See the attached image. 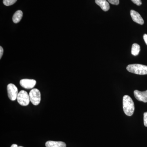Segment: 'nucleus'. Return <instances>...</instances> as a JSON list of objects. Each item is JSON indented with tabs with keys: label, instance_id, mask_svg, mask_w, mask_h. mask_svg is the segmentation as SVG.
Returning a JSON list of instances; mask_svg holds the SVG:
<instances>
[{
	"label": "nucleus",
	"instance_id": "1",
	"mask_svg": "<svg viewBox=\"0 0 147 147\" xmlns=\"http://www.w3.org/2000/svg\"><path fill=\"white\" fill-rule=\"evenodd\" d=\"M123 104L125 114L128 116L132 115L134 111V105L131 97L128 95H125L123 98Z\"/></svg>",
	"mask_w": 147,
	"mask_h": 147
},
{
	"label": "nucleus",
	"instance_id": "2",
	"mask_svg": "<svg viewBox=\"0 0 147 147\" xmlns=\"http://www.w3.org/2000/svg\"><path fill=\"white\" fill-rule=\"evenodd\" d=\"M127 71L139 75L147 74V66L139 64L129 65L126 67Z\"/></svg>",
	"mask_w": 147,
	"mask_h": 147
},
{
	"label": "nucleus",
	"instance_id": "3",
	"mask_svg": "<svg viewBox=\"0 0 147 147\" xmlns=\"http://www.w3.org/2000/svg\"><path fill=\"white\" fill-rule=\"evenodd\" d=\"M29 96L31 102L34 105H37L39 104L41 100V94L39 90L33 89L30 92Z\"/></svg>",
	"mask_w": 147,
	"mask_h": 147
},
{
	"label": "nucleus",
	"instance_id": "4",
	"mask_svg": "<svg viewBox=\"0 0 147 147\" xmlns=\"http://www.w3.org/2000/svg\"><path fill=\"white\" fill-rule=\"evenodd\" d=\"M17 100L18 103L22 106L28 105L30 101L29 94L24 90H21L18 93Z\"/></svg>",
	"mask_w": 147,
	"mask_h": 147
},
{
	"label": "nucleus",
	"instance_id": "5",
	"mask_svg": "<svg viewBox=\"0 0 147 147\" xmlns=\"http://www.w3.org/2000/svg\"><path fill=\"white\" fill-rule=\"evenodd\" d=\"M7 93L9 99L14 101L17 99L18 94V90L17 87L14 84H10L7 86Z\"/></svg>",
	"mask_w": 147,
	"mask_h": 147
},
{
	"label": "nucleus",
	"instance_id": "6",
	"mask_svg": "<svg viewBox=\"0 0 147 147\" xmlns=\"http://www.w3.org/2000/svg\"><path fill=\"white\" fill-rule=\"evenodd\" d=\"M36 81L34 79H23L20 82V85L26 89L33 88L36 84Z\"/></svg>",
	"mask_w": 147,
	"mask_h": 147
},
{
	"label": "nucleus",
	"instance_id": "7",
	"mask_svg": "<svg viewBox=\"0 0 147 147\" xmlns=\"http://www.w3.org/2000/svg\"><path fill=\"white\" fill-rule=\"evenodd\" d=\"M134 96L137 100L144 102H147V90L144 92L135 90L134 92Z\"/></svg>",
	"mask_w": 147,
	"mask_h": 147
},
{
	"label": "nucleus",
	"instance_id": "8",
	"mask_svg": "<svg viewBox=\"0 0 147 147\" xmlns=\"http://www.w3.org/2000/svg\"><path fill=\"white\" fill-rule=\"evenodd\" d=\"M130 13L132 20L134 22L140 25H142L144 24V19L138 12L134 10H131L130 11Z\"/></svg>",
	"mask_w": 147,
	"mask_h": 147
},
{
	"label": "nucleus",
	"instance_id": "9",
	"mask_svg": "<svg viewBox=\"0 0 147 147\" xmlns=\"http://www.w3.org/2000/svg\"><path fill=\"white\" fill-rule=\"evenodd\" d=\"M95 3L104 11H108L110 9V5L107 0H95Z\"/></svg>",
	"mask_w": 147,
	"mask_h": 147
},
{
	"label": "nucleus",
	"instance_id": "10",
	"mask_svg": "<svg viewBox=\"0 0 147 147\" xmlns=\"http://www.w3.org/2000/svg\"><path fill=\"white\" fill-rule=\"evenodd\" d=\"M46 147H66V145L64 142L49 141L45 143Z\"/></svg>",
	"mask_w": 147,
	"mask_h": 147
},
{
	"label": "nucleus",
	"instance_id": "11",
	"mask_svg": "<svg viewBox=\"0 0 147 147\" xmlns=\"http://www.w3.org/2000/svg\"><path fill=\"white\" fill-rule=\"evenodd\" d=\"M23 13L21 10H18L15 12L12 17V21L15 24L19 23L23 17Z\"/></svg>",
	"mask_w": 147,
	"mask_h": 147
},
{
	"label": "nucleus",
	"instance_id": "12",
	"mask_svg": "<svg viewBox=\"0 0 147 147\" xmlns=\"http://www.w3.org/2000/svg\"><path fill=\"white\" fill-rule=\"evenodd\" d=\"M140 46L137 43H134L132 45L131 49V53L134 56H137L139 55L140 52Z\"/></svg>",
	"mask_w": 147,
	"mask_h": 147
},
{
	"label": "nucleus",
	"instance_id": "13",
	"mask_svg": "<svg viewBox=\"0 0 147 147\" xmlns=\"http://www.w3.org/2000/svg\"><path fill=\"white\" fill-rule=\"evenodd\" d=\"M17 1V0H3V3L5 5L9 6L15 3Z\"/></svg>",
	"mask_w": 147,
	"mask_h": 147
},
{
	"label": "nucleus",
	"instance_id": "14",
	"mask_svg": "<svg viewBox=\"0 0 147 147\" xmlns=\"http://www.w3.org/2000/svg\"><path fill=\"white\" fill-rule=\"evenodd\" d=\"M110 3L115 5H118L119 3V0H108Z\"/></svg>",
	"mask_w": 147,
	"mask_h": 147
},
{
	"label": "nucleus",
	"instance_id": "15",
	"mask_svg": "<svg viewBox=\"0 0 147 147\" xmlns=\"http://www.w3.org/2000/svg\"><path fill=\"white\" fill-rule=\"evenodd\" d=\"M144 124L146 127H147V112L144 114Z\"/></svg>",
	"mask_w": 147,
	"mask_h": 147
},
{
	"label": "nucleus",
	"instance_id": "16",
	"mask_svg": "<svg viewBox=\"0 0 147 147\" xmlns=\"http://www.w3.org/2000/svg\"><path fill=\"white\" fill-rule=\"evenodd\" d=\"M131 1L132 2L137 5L140 6L142 5V2L141 0H131Z\"/></svg>",
	"mask_w": 147,
	"mask_h": 147
},
{
	"label": "nucleus",
	"instance_id": "17",
	"mask_svg": "<svg viewBox=\"0 0 147 147\" xmlns=\"http://www.w3.org/2000/svg\"><path fill=\"white\" fill-rule=\"evenodd\" d=\"M3 54V49L1 46H0V59H1Z\"/></svg>",
	"mask_w": 147,
	"mask_h": 147
},
{
	"label": "nucleus",
	"instance_id": "18",
	"mask_svg": "<svg viewBox=\"0 0 147 147\" xmlns=\"http://www.w3.org/2000/svg\"><path fill=\"white\" fill-rule=\"evenodd\" d=\"M143 38H144V40L145 42H146V44L147 45V34H144V35L143 36Z\"/></svg>",
	"mask_w": 147,
	"mask_h": 147
},
{
	"label": "nucleus",
	"instance_id": "19",
	"mask_svg": "<svg viewBox=\"0 0 147 147\" xmlns=\"http://www.w3.org/2000/svg\"><path fill=\"white\" fill-rule=\"evenodd\" d=\"M18 146H17L16 144H13L11 145V147H18Z\"/></svg>",
	"mask_w": 147,
	"mask_h": 147
},
{
	"label": "nucleus",
	"instance_id": "20",
	"mask_svg": "<svg viewBox=\"0 0 147 147\" xmlns=\"http://www.w3.org/2000/svg\"><path fill=\"white\" fill-rule=\"evenodd\" d=\"M18 147H22V146H18Z\"/></svg>",
	"mask_w": 147,
	"mask_h": 147
}]
</instances>
